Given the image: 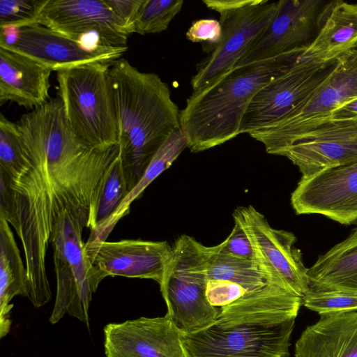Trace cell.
I'll list each match as a JSON object with an SVG mask.
<instances>
[{"label":"cell","mask_w":357,"mask_h":357,"mask_svg":"<svg viewBox=\"0 0 357 357\" xmlns=\"http://www.w3.org/2000/svg\"><path fill=\"white\" fill-rule=\"evenodd\" d=\"M296 319L277 326L212 325L195 333H182L187 357H289Z\"/></svg>","instance_id":"9"},{"label":"cell","mask_w":357,"mask_h":357,"mask_svg":"<svg viewBox=\"0 0 357 357\" xmlns=\"http://www.w3.org/2000/svg\"><path fill=\"white\" fill-rule=\"evenodd\" d=\"M185 36L193 43L204 42L203 50L209 53L221 40V24L214 19L198 20L192 22Z\"/></svg>","instance_id":"32"},{"label":"cell","mask_w":357,"mask_h":357,"mask_svg":"<svg viewBox=\"0 0 357 357\" xmlns=\"http://www.w3.org/2000/svg\"><path fill=\"white\" fill-rule=\"evenodd\" d=\"M106 357H187L181 331L171 317H145L104 328Z\"/></svg>","instance_id":"16"},{"label":"cell","mask_w":357,"mask_h":357,"mask_svg":"<svg viewBox=\"0 0 357 357\" xmlns=\"http://www.w3.org/2000/svg\"><path fill=\"white\" fill-rule=\"evenodd\" d=\"M278 155L288 158L306 179L357 161V119L328 120Z\"/></svg>","instance_id":"13"},{"label":"cell","mask_w":357,"mask_h":357,"mask_svg":"<svg viewBox=\"0 0 357 357\" xmlns=\"http://www.w3.org/2000/svg\"><path fill=\"white\" fill-rule=\"evenodd\" d=\"M298 215L318 214L340 224H357V161L300 179L291 195Z\"/></svg>","instance_id":"12"},{"label":"cell","mask_w":357,"mask_h":357,"mask_svg":"<svg viewBox=\"0 0 357 357\" xmlns=\"http://www.w3.org/2000/svg\"><path fill=\"white\" fill-rule=\"evenodd\" d=\"M310 288L357 291V227L308 268Z\"/></svg>","instance_id":"22"},{"label":"cell","mask_w":357,"mask_h":357,"mask_svg":"<svg viewBox=\"0 0 357 357\" xmlns=\"http://www.w3.org/2000/svg\"><path fill=\"white\" fill-rule=\"evenodd\" d=\"M108 77L130 192L168 136L181 128V111L157 74L141 72L125 59L111 63Z\"/></svg>","instance_id":"1"},{"label":"cell","mask_w":357,"mask_h":357,"mask_svg":"<svg viewBox=\"0 0 357 357\" xmlns=\"http://www.w3.org/2000/svg\"><path fill=\"white\" fill-rule=\"evenodd\" d=\"M52 70L17 52L0 47V105L10 101L34 109L48 101Z\"/></svg>","instance_id":"19"},{"label":"cell","mask_w":357,"mask_h":357,"mask_svg":"<svg viewBox=\"0 0 357 357\" xmlns=\"http://www.w3.org/2000/svg\"><path fill=\"white\" fill-rule=\"evenodd\" d=\"M212 246H206L188 235L174 245L160 291L167 314L182 333H195L214 324L219 308L206 296L207 270Z\"/></svg>","instance_id":"4"},{"label":"cell","mask_w":357,"mask_h":357,"mask_svg":"<svg viewBox=\"0 0 357 357\" xmlns=\"http://www.w3.org/2000/svg\"><path fill=\"white\" fill-rule=\"evenodd\" d=\"M183 0H144L136 17L133 33H159L167 29L183 8Z\"/></svg>","instance_id":"27"},{"label":"cell","mask_w":357,"mask_h":357,"mask_svg":"<svg viewBox=\"0 0 357 357\" xmlns=\"http://www.w3.org/2000/svg\"><path fill=\"white\" fill-rule=\"evenodd\" d=\"M47 0H0V27L36 24Z\"/></svg>","instance_id":"30"},{"label":"cell","mask_w":357,"mask_h":357,"mask_svg":"<svg viewBox=\"0 0 357 357\" xmlns=\"http://www.w3.org/2000/svg\"><path fill=\"white\" fill-rule=\"evenodd\" d=\"M356 49L357 3L331 1L318 33L301 59L328 63Z\"/></svg>","instance_id":"21"},{"label":"cell","mask_w":357,"mask_h":357,"mask_svg":"<svg viewBox=\"0 0 357 357\" xmlns=\"http://www.w3.org/2000/svg\"><path fill=\"white\" fill-rule=\"evenodd\" d=\"M208 280H222L252 290L267 283L257 262L224 251L221 243L213 246L207 270Z\"/></svg>","instance_id":"26"},{"label":"cell","mask_w":357,"mask_h":357,"mask_svg":"<svg viewBox=\"0 0 357 357\" xmlns=\"http://www.w3.org/2000/svg\"><path fill=\"white\" fill-rule=\"evenodd\" d=\"M304 51L236 67L206 87L192 91L180 113L188 148L198 153L240 135L251 100L265 85L291 68Z\"/></svg>","instance_id":"2"},{"label":"cell","mask_w":357,"mask_h":357,"mask_svg":"<svg viewBox=\"0 0 357 357\" xmlns=\"http://www.w3.org/2000/svg\"><path fill=\"white\" fill-rule=\"evenodd\" d=\"M302 305L319 315L357 310V291L342 289H309Z\"/></svg>","instance_id":"29"},{"label":"cell","mask_w":357,"mask_h":357,"mask_svg":"<svg viewBox=\"0 0 357 357\" xmlns=\"http://www.w3.org/2000/svg\"><path fill=\"white\" fill-rule=\"evenodd\" d=\"M349 119H357V97L335 109L329 120Z\"/></svg>","instance_id":"36"},{"label":"cell","mask_w":357,"mask_h":357,"mask_svg":"<svg viewBox=\"0 0 357 357\" xmlns=\"http://www.w3.org/2000/svg\"><path fill=\"white\" fill-rule=\"evenodd\" d=\"M0 217L3 218L16 231L18 228V216L13 178L0 171Z\"/></svg>","instance_id":"33"},{"label":"cell","mask_w":357,"mask_h":357,"mask_svg":"<svg viewBox=\"0 0 357 357\" xmlns=\"http://www.w3.org/2000/svg\"><path fill=\"white\" fill-rule=\"evenodd\" d=\"M113 13L123 23L130 34L144 0H105Z\"/></svg>","instance_id":"35"},{"label":"cell","mask_w":357,"mask_h":357,"mask_svg":"<svg viewBox=\"0 0 357 357\" xmlns=\"http://www.w3.org/2000/svg\"><path fill=\"white\" fill-rule=\"evenodd\" d=\"M224 251L234 257L255 261L252 243L243 230L236 222L229 235L220 243Z\"/></svg>","instance_id":"34"},{"label":"cell","mask_w":357,"mask_h":357,"mask_svg":"<svg viewBox=\"0 0 357 357\" xmlns=\"http://www.w3.org/2000/svg\"><path fill=\"white\" fill-rule=\"evenodd\" d=\"M301 305V296L277 285L266 283L219 308L213 325L220 328L277 326L296 319Z\"/></svg>","instance_id":"18"},{"label":"cell","mask_w":357,"mask_h":357,"mask_svg":"<svg viewBox=\"0 0 357 357\" xmlns=\"http://www.w3.org/2000/svg\"><path fill=\"white\" fill-rule=\"evenodd\" d=\"M0 47L29 56L56 72L89 63H112L121 56L89 50L79 41L38 24L18 28L14 41Z\"/></svg>","instance_id":"17"},{"label":"cell","mask_w":357,"mask_h":357,"mask_svg":"<svg viewBox=\"0 0 357 357\" xmlns=\"http://www.w3.org/2000/svg\"><path fill=\"white\" fill-rule=\"evenodd\" d=\"M36 24L77 41L96 35L111 47L128 48L130 34L105 0H47Z\"/></svg>","instance_id":"14"},{"label":"cell","mask_w":357,"mask_h":357,"mask_svg":"<svg viewBox=\"0 0 357 357\" xmlns=\"http://www.w3.org/2000/svg\"><path fill=\"white\" fill-rule=\"evenodd\" d=\"M15 296H29L28 274L9 223L0 217V337L11 326L10 304Z\"/></svg>","instance_id":"23"},{"label":"cell","mask_w":357,"mask_h":357,"mask_svg":"<svg viewBox=\"0 0 357 357\" xmlns=\"http://www.w3.org/2000/svg\"><path fill=\"white\" fill-rule=\"evenodd\" d=\"M172 250L167 241L125 239L86 242L85 251L103 278L108 276L151 279L159 284Z\"/></svg>","instance_id":"15"},{"label":"cell","mask_w":357,"mask_h":357,"mask_svg":"<svg viewBox=\"0 0 357 357\" xmlns=\"http://www.w3.org/2000/svg\"><path fill=\"white\" fill-rule=\"evenodd\" d=\"M185 148H188V142L182 129L179 128L171 133L151 159L139 181L129 192L116 211L96 236H89L88 241H106L119 220L129 213L132 202L137 199L158 176L172 165Z\"/></svg>","instance_id":"24"},{"label":"cell","mask_w":357,"mask_h":357,"mask_svg":"<svg viewBox=\"0 0 357 357\" xmlns=\"http://www.w3.org/2000/svg\"><path fill=\"white\" fill-rule=\"evenodd\" d=\"M26 162L22 139L15 123L0 116V171L13 180L21 172Z\"/></svg>","instance_id":"28"},{"label":"cell","mask_w":357,"mask_h":357,"mask_svg":"<svg viewBox=\"0 0 357 357\" xmlns=\"http://www.w3.org/2000/svg\"><path fill=\"white\" fill-rule=\"evenodd\" d=\"M129 189L120 155L107 167L98 185L89 215L90 236H96L116 211Z\"/></svg>","instance_id":"25"},{"label":"cell","mask_w":357,"mask_h":357,"mask_svg":"<svg viewBox=\"0 0 357 357\" xmlns=\"http://www.w3.org/2000/svg\"><path fill=\"white\" fill-rule=\"evenodd\" d=\"M248 291L243 287L227 280H208L206 296L211 305L220 308L235 301Z\"/></svg>","instance_id":"31"},{"label":"cell","mask_w":357,"mask_h":357,"mask_svg":"<svg viewBox=\"0 0 357 357\" xmlns=\"http://www.w3.org/2000/svg\"><path fill=\"white\" fill-rule=\"evenodd\" d=\"M84 227L68 211L61 212L53 224V248L56 294L50 317L56 324L67 313L89 327V309L92 295L104 279L93 267L82 238Z\"/></svg>","instance_id":"5"},{"label":"cell","mask_w":357,"mask_h":357,"mask_svg":"<svg viewBox=\"0 0 357 357\" xmlns=\"http://www.w3.org/2000/svg\"><path fill=\"white\" fill-rule=\"evenodd\" d=\"M336 62L319 63L301 59L268 82L249 104L240 134L262 129L287 116L328 79Z\"/></svg>","instance_id":"10"},{"label":"cell","mask_w":357,"mask_h":357,"mask_svg":"<svg viewBox=\"0 0 357 357\" xmlns=\"http://www.w3.org/2000/svg\"><path fill=\"white\" fill-rule=\"evenodd\" d=\"M111 63H89L56 72L58 96L66 118L76 135L93 148L119 144L108 77Z\"/></svg>","instance_id":"3"},{"label":"cell","mask_w":357,"mask_h":357,"mask_svg":"<svg viewBox=\"0 0 357 357\" xmlns=\"http://www.w3.org/2000/svg\"><path fill=\"white\" fill-rule=\"evenodd\" d=\"M206 6L220 15V41L198 63L191 79L192 91H199L234 68L275 17L279 1L204 0Z\"/></svg>","instance_id":"6"},{"label":"cell","mask_w":357,"mask_h":357,"mask_svg":"<svg viewBox=\"0 0 357 357\" xmlns=\"http://www.w3.org/2000/svg\"><path fill=\"white\" fill-rule=\"evenodd\" d=\"M331 1L280 0L278 10L259 38L234 68L296 52L305 51L323 22Z\"/></svg>","instance_id":"11"},{"label":"cell","mask_w":357,"mask_h":357,"mask_svg":"<svg viewBox=\"0 0 357 357\" xmlns=\"http://www.w3.org/2000/svg\"><path fill=\"white\" fill-rule=\"evenodd\" d=\"M295 357H357V311L320 315L295 343Z\"/></svg>","instance_id":"20"},{"label":"cell","mask_w":357,"mask_h":357,"mask_svg":"<svg viewBox=\"0 0 357 357\" xmlns=\"http://www.w3.org/2000/svg\"><path fill=\"white\" fill-rule=\"evenodd\" d=\"M357 97V49L337 60L328 79L280 121L248 135L266 153L278 155L313 129L328 121L332 113Z\"/></svg>","instance_id":"7"},{"label":"cell","mask_w":357,"mask_h":357,"mask_svg":"<svg viewBox=\"0 0 357 357\" xmlns=\"http://www.w3.org/2000/svg\"><path fill=\"white\" fill-rule=\"evenodd\" d=\"M233 218L248 235L255 261L267 283L303 297L310 288V279L301 251L294 247L295 235L272 227L264 215L252 206L238 207Z\"/></svg>","instance_id":"8"}]
</instances>
